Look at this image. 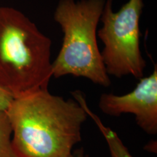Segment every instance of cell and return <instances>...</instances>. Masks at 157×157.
Wrapping results in <instances>:
<instances>
[{
	"mask_svg": "<svg viewBox=\"0 0 157 157\" xmlns=\"http://www.w3.org/2000/svg\"><path fill=\"white\" fill-rule=\"evenodd\" d=\"M143 0H129L117 12L113 0H105L97 35L104 44L102 59L107 74L117 78L131 75L140 79L146 61L140 48V18Z\"/></svg>",
	"mask_w": 157,
	"mask_h": 157,
	"instance_id": "4",
	"label": "cell"
},
{
	"mask_svg": "<svg viewBox=\"0 0 157 157\" xmlns=\"http://www.w3.org/2000/svg\"><path fill=\"white\" fill-rule=\"evenodd\" d=\"M51 39L18 10L0 7V88L13 98L48 89Z\"/></svg>",
	"mask_w": 157,
	"mask_h": 157,
	"instance_id": "2",
	"label": "cell"
},
{
	"mask_svg": "<svg viewBox=\"0 0 157 157\" xmlns=\"http://www.w3.org/2000/svg\"><path fill=\"white\" fill-rule=\"evenodd\" d=\"M71 95L73 96V98L78 103L81 104L88 117L91 118L92 120L98 127L107 143L111 157H134L129 151L127 147L124 146L117 133L109 127L104 124L100 117L90 109L83 93H82L79 90H76L73 92Z\"/></svg>",
	"mask_w": 157,
	"mask_h": 157,
	"instance_id": "6",
	"label": "cell"
},
{
	"mask_svg": "<svg viewBox=\"0 0 157 157\" xmlns=\"http://www.w3.org/2000/svg\"><path fill=\"white\" fill-rule=\"evenodd\" d=\"M0 157H17L12 143V129L5 111H0Z\"/></svg>",
	"mask_w": 157,
	"mask_h": 157,
	"instance_id": "7",
	"label": "cell"
},
{
	"mask_svg": "<svg viewBox=\"0 0 157 157\" xmlns=\"http://www.w3.org/2000/svg\"><path fill=\"white\" fill-rule=\"evenodd\" d=\"M17 157H68L88 116L74 98L48 89L13 98L6 109Z\"/></svg>",
	"mask_w": 157,
	"mask_h": 157,
	"instance_id": "1",
	"label": "cell"
},
{
	"mask_svg": "<svg viewBox=\"0 0 157 157\" xmlns=\"http://www.w3.org/2000/svg\"><path fill=\"white\" fill-rule=\"evenodd\" d=\"M13 98L0 88V111H6Z\"/></svg>",
	"mask_w": 157,
	"mask_h": 157,
	"instance_id": "8",
	"label": "cell"
},
{
	"mask_svg": "<svg viewBox=\"0 0 157 157\" xmlns=\"http://www.w3.org/2000/svg\"><path fill=\"white\" fill-rule=\"evenodd\" d=\"M68 157H90L89 155L86 154V152L84 151V148H78L76 149V151H73L72 154L70 155Z\"/></svg>",
	"mask_w": 157,
	"mask_h": 157,
	"instance_id": "9",
	"label": "cell"
},
{
	"mask_svg": "<svg viewBox=\"0 0 157 157\" xmlns=\"http://www.w3.org/2000/svg\"><path fill=\"white\" fill-rule=\"evenodd\" d=\"M105 0H60L54 20L60 25L63 40L52 62V77L71 75L108 87L111 78L97 42V27Z\"/></svg>",
	"mask_w": 157,
	"mask_h": 157,
	"instance_id": "3",
	"label": "cell"
},
{
	"mask_svg": "<svg viewBox=\"0 0 157 157\" xmlns=\"http://www.w3.org/2000/svg\"><path fill=\"white\" fill-rule=\"evenodd\" d=\"M98 106L102 112L111 117L124 113L134 115L137 124L146 134H157V67L140 82L130 93L123 95L102 94Z\"/></svg>",
	"mask_w": 157,
	"mask_h": 157,
	"instance_id": "5",
	"label": "cell"
}]
</instances>
